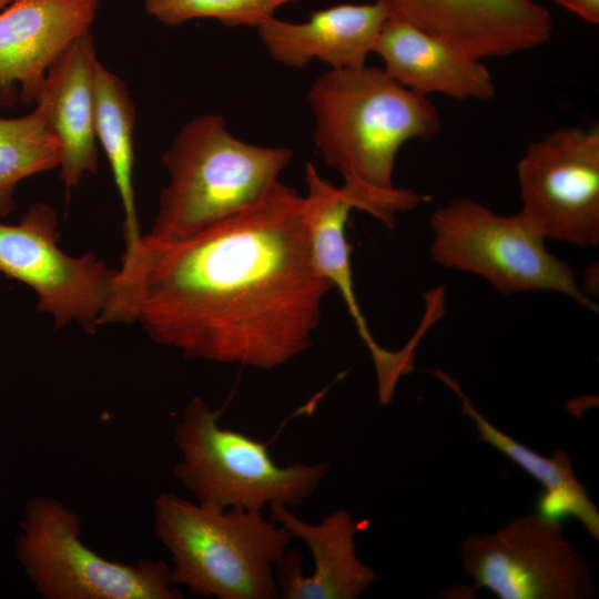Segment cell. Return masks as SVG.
I'll return each instance as SVG.
<instances>
[{
	"mask_svg": "<svg viewBox=\"0 0 599 599\" xmlns=\"http://www.w3.org/2000/svg\"><path fill=\"white\" fill-rule=\"evenodd\" d=\"M332 290L313 256L305 197L278 181L195 234L125 246L99 323L139 324L187 358L271 370L313 345Z\"/></svg>",
	"mask_w": 599,
	"mask_h": 599,
	"instance_id": "1",
	"label": "cell"
},
{
	"mask_svg": "<svg viewBox=\"0 0 599 599\" xmlns=\"http://www.w3.org/2000/svg\"><path fill=\"white\" fill-rule=\"evenodd\" d=\"M314 142L324 162L343 177L342 187L388 227L397 213L426 197L393 182L395 159L408 141L428 140L441 126L434 103L393 80L384 69H329L308 91Z\"/></svg>",
	"mask_w": 599,
	"mask_h": 599,
	"instance_id": "2",
	"label": "cell"
},
{
	"mask_svg": "<svg viewBox=\"0 0 599 599\" xmlns=\"http://www.w3.org/2000/svg\"><path fill=\"white\" fill-rule=\"evenodd\" d=\"M153 518L173 586L204 598H278L275 565L293 536L261 510L221 509L165 491L154 499Z\"/></svg>",
	"mask_w": 599,
	"mask_h": 599,
	"instance_id": "3",
	"label": "cell"
},
{
	"mask_svg": "<svg viewBox=\"0 0 599 599\" xmlns=\"http://www.w3.org/2000/svg\"><path fill=\"white\" fill-rule=\"evenodd\" d=\"M292 156L288 148L241 141L219 114L189 121L162 155L170 181L149 235L183 238L243 211L278 182Z\"/></svg>",
	"mask_w": 599,
	"mask_h": 599,
	"instance_id": "4",
	"label": "cell"
},
{
	"mask_svg": "<svg viewBox=\"0 0 599 599\" xmlns=\"http://www.w3.org/2000/svg\"><path fill=\"white\" fill-rule=\"evenodd\" d=\"M221 409L193 397L176 423L175 478L196 501L221 509L300 506L329 471L326 463L278 466L267 444L219 424Z\"/></svg>",
	"mask_w": 599,
	"mask_h": 599,
	"instance_id": "5",
	"label": "cell"
},
{
	"mask_svg": "<svg viewBox=\"0 0 599 599\" xmlns=\"http://www.w3.org/2000/svg\"><path fill=\"white\" fill-rule=\"evenodd\" d=\"M78 515L50 496L24 506L16 554L44 599H181L170 566L140 559L128 564L97 554L81 540Z\"/></svg>",
	"mask_w": 599,
	"mask_h": 599,
	"instance_id": "6",
	"label": "cell"
},
{
	"mask_svg": "<svg viewBox=\"0 0 599 599\" xmlns=\"http://www.w3.org/2000/svg\"><path fill=\"white\" fill-rule=\"evenodd\" d=\"M430 254L441 266L476 274L497 292L552 291L597 311L573 270L550 253L519 213L505 216L470 199H454L429 220Z\"/></svg>",
	"mask_w": 599,
	"mask_h": 599,
	"instance_id": "7",
	"label": "cell"
},
{
	"mask_svg": "<svg viewBox=\"0 0 599 599\" xmlns=\"http://www.w3.org/2000/svg\"><path fill=\"white\" fill-rule=\"evenodd\" d=\"M463 571L476 589L499 599H590V566L557 518L532 512L459 546Z\"/></svg>",
	"mask_w": 599,
	"mask_h": 599,
	"instance_id": "8",
	"label": "cell"
},
{
	"mask_svg": "<svg viewBox=\"0 0 599 599\" xmlns=\"http://www.w3.org/2000/svg\"><path fill=\"white\" fill-rule=\"evenodd\" d=\"M521 209L542 238L599 243V126H565L531 142L517 163Z\"/></svg>",
	"mask_w": 599,
	"mask_h": 599,
	"instance_id": "9",
	"label": "cell"
},
{
	"mask_svg": "<svg viewBox=\"0 0 599 599\" xmlns=\"http://www.w3.org/2000/svg\"><path fill=\"white\" fill-rule=\"evenodd\" d=\"M59 240L55 211L33 203L18 224L0 223V272L34 291L37 309L51 315L54 328L77 323L94 334L116 270L94 253L67 254Z\"/></svg>",
	"mask_w": 599,
	"mask_h": 599,
	"instance_id": "10",
	"label": "cell"
},
{
	"mask_svg": "<svg viewBox=\"0 0 599 599\" xmlns=\"http://www.w3.org/2000/svg\"><path fill=\"white\" fill-rule=\"evenodd\" d=\"M388 19L408 22L476 59L505 57L550 40L554 21L532 0H384Z\"/></svg>",
	"mask_w": 599,
	"mask_h": 599,
	"instance_id": "11",
	"label": "cell"
},
{
	"mask_svg": "<svg viewBox=\"0 0 599 599\" xmlns=\"http://www.w3.org/2000/svg\"><path fill=\"white\" fill-rule=\"evenodd\" d=\"M99 0H14L0 12V105L35 103L47 72L90 32Z\"/></svg>",
	"mask_w": 599,
	"mask_h": 599,
	"instance_id": "12",
	"label": "cell"
},
{
	"mask_svg": "<svg viewBox=\"0 0 599 599\" xmlns=\"http://www.w3.org/2000/svg\"><path fill=\"white\" fill-rule=\"evenodd\" d=\"M270 519L283 525L293 538L302 539L311 550L314 570L303 575V555L287 549L275 565L278 598L356 599L377 579L374 569L357 556V522L349 511L335 510L312 525L296 517L290 508L272 505Z\"/></svg>",
	"mask_w": 599,
	"mask_h": 599,
	"instance_id": "13",
	"label": "cell"
},
{
	"mask_svg": "<svg viewBox=\"0 0 599 599\" xmlns=\"http://www.w3.org/2000/svg\"><path fill=\"white\" fill-rule=\"evenodd\" d=\"M91 32L77 38L49 68L35 108L58 138L60 175L65 199L87 173H94L99 150L95 132L94 69Z\"/></svg>",
	"mask_w": 599,
	"mask_h": 599,
	"instance_id": "14",
	"label": "cell"
},
{
	"mask_svg": "<svg viewBox=\"0 0 599 599\" xmlns=\"http://www.w3.org/2000/svg\"><path fill=\"white\" fill-rule=\"evenodd\" d=\"M387 19L385 1L375 0L317 10L300 23L271 16L256 29L270 55L288 68L318 59L342 69L365 64Z\"/></svg>",
	"mask_w": 599,
	"mask_h": 599,
	"instance_id": "15",
	"label": "cell"
},
{
	"mask_svg": "<svg viewBox=\"0 0 599 599\" xmlns=\"http://www.w3.org/2000/svg\"><path fill=\"white\" fill-rule=\"evenodd\" d=\"M373 52L393 80L417 94L456 100L495 95L491 74L479 59L408 22L387 19Z\"/></svg>",
	"mask_w": 599,
	"mask_h": 599,
	"instance_id": "16",
	"label": "cell"
},
{
	"mask_svg": "<svg viewBox=\"0 0 599 599\" xmlns=\"http://www.w3.org/2000/svg\"><path fill=\"white\" fill-rule=\"evenodd\" d=\"M305 181L306 219L315 263L333 288L341 293L358 335L374 362L377 385H392L400 372V354L398 351H387L375 341L354 288L352 247L346 237V223L349 212L356 209V205L342 186L336 187L331 181L323 179L311 162L305 165Z\"/></svg>",
	"mask_w": 599,
	"mask_h": 599,
	"instance_id": "17",
	"label": "cell"
},
{
	"mask_svg": "<svg viewBox=\"0 0 599 599\" xmlns=\"http://www.w3.org/2000/svg\"><path fill=\"white\" fill-rule=\"evenodd\" d=\"M95 132L124 211L125 246L141 236L133 187L135 106L125 83L99 60L94 69Z\"/></svg>",
	"mask_w": 599,
	"mask_h": 599,
	"instance_id": "18",
	"label": "cell"
},
{
	"mask_svg": "<svg viewBox=\"0 0 599 599\" xmlns=\"http://www.w3.org/2000/svg\"><path fill=\"white\" fill-rule=\"evenodd\" d=\"M432 374L456 394L461 412L474 422L478 438L507 456L538 481L546 493L562 494L571 498L580 511L579 522L598 541L599 511L578 480L569 455L562 449H557L550 457H546L517 441L485 418L474 407L458 382L446 372L435 369Z\"/></svg>",
	"mask_w": 599,
	"mask_h": 599,
	"instance_id": "19",
	"label": "cell"
},
{
	"mask_svg": "<svg viewBox=\"0 0 599 599\" xmlns=\"http://www.w3.org/2000/svg\"><path fill=\"white\" fill-rule=\"evenodd\" d=\"M58 138L35 108L20 118H0V219L16 207L14 190L29 176L60 166Z\"/></svg>",
	"mask_w": 599,
	"mask_h": 599,
	"instance_id": "20",
	"label": "cell"
},
{
	"mask_svg": "<svg viewBox=\"0 0 599 599\" xmlns=\"http://www.w3.org/2000/svg\"><path fill=\"white\" fill-rule=\"evenodd\" d=\"M296 0H144L146 12L166 26L211 18L221 23L257 27L280 7Z\"/></svg>",
	"mask_w": 599,
	"mask_h": 599,
	"instance_id": "21",
	"label": "cell"
},
{
	"mask_svg": "<svg viewBox=\"0 0 599 599\" xmlns=\"http://www.w3.org/2000/svg\"><path fill=\"white\" fill-rule=\"evenodd\" d=\"M583 21L599 23V0H551Z\"/></svg>",
	"mask_w": 599,
	"mask_h": 599,
	"instance_id": "22",
	"label": "cell"
},
{
	"mask_svg": "<svg viewBox=\"0 0 599 599\" xmlns=\"http://www.w3.org/2000/svg\"><path fill=\"white\" fill-rule=\"evenodd\" d=\"M14 0H0V12L6 9L10 3H12Z\"/></svg>",
	"mask_w": 599,
	"mask_h": 599,
	"instance_id": "23",
	"label": "cell"
}]
</instances>
